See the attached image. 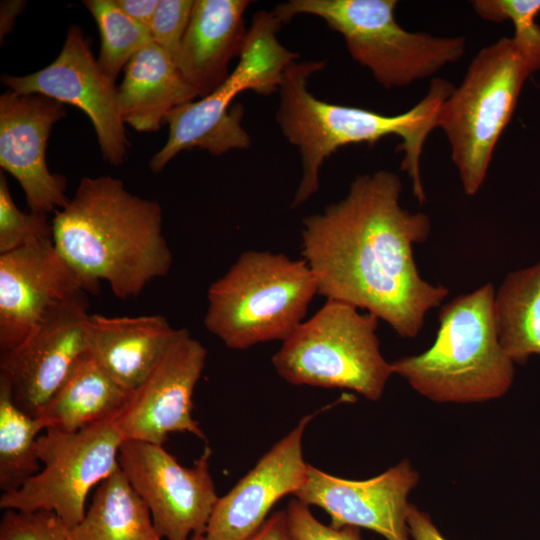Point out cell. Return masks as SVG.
I'll return each instance as SVG.
<instances>
[{
  "label": "cell",
  "mask_w": 540,
  "mask_h": 540,
  "mask_svg": "<svg viewBox=\"0 0 540 540\" xmlns=\"http://www.w3.org/2000/svg\"><path fill=\"white\" fill-rule=\"evenodd\" d=\"M52 238V222L48 215L21 211L15 204L7 179L0 173V254L26 244Z\"/></svg>",
  "instance_id": "obj_28"
},
{
  "label": "cell",
  "mask_w": 540,
  "mask_h": 540,
  "mask_svg": "<svg viewBox=\"0 0 540 540\" xmlns=\"http://www.w3.org/2000/svg\"><path fill=\"white\" fill-rule=\"evenodd\" d=\"M316 294L315 277L304 259L246 251L210 284L204 326L235 350L283 341L305 320Z\"/></svg>",
  "instance_id": "obj_5"
},
{
  "label": "cell",
  "mask_w": 540,
  "mask_h": 540,
  "mask_svg": "<svg viewBox=\"0 0 540 540\" xmlns=\"http://www.w3.org/2000/svg\"><path fill=\"white\" fill-rule=\"evenodd\" d=\"M401 191L391 171L357 176L343 199L303 219L301 248L319 295L365 309L414 338L449 289L419 273L413 247L427 240L431 221L402 208Z\"/></svg>",
  "instance_id": "obj_1"
},
{
  "label": "cell",
  "mask_w": 540,
  "mask_h": 540,
  "mask_svg": "<svg viewBox=\"0 0 540 540\" xmlns=\"http://www.w3.org/2000/svg\"><path fill=\"white\" fill-rule=\"evenodd\" d=\"M419 475L408 460L367 480H348L308 464L305 482L294 497L325 510L330 526L374 531L386 540H410L407 501Z\"/></svg>",
  "instance_id": "obj_16"
},
{
  "label": "cell",
  "mask_w": 540,
  "mask_h": 540,
  "mask_svg": "<svg viewBox=\"0 0 540 540\" xmlns=\"http://www.w3.org/2000/svg\"><path fill=\"white\" fill-rule=\"evenodd\" d=\"M491 283L461 294L441 307L430 348L397 359L393 373L419 394L439 403L497 399L514 379L512 360L500 345Z\"/></svg>",
  "instance_id": "obj_4"
},
{
  "label": "cell",
  "mask_w": 540,
  "mask_h": 540,
  "mask_svg": "<svg viewBox=\"0 0 540 540\" xmlns=\"http://www.w3.org/2000/svg\"><path fill=\"white\" fill-rule=\"evenodd\" d=\"M129 394L88 351L36 417L45 430L75 432L119 415Z\"/></svg>",
  "instance_id": "obj_22"
},
{
  "label": "cell",
  "mask_w": 540,
  "mask_h": 540,
  "mask_svg": "<svg viewBox=\"0 0 540 540\" xmlns=\"http://www.w3.org/2000/svg\"><path fill=\"white\" fill-rule=\"evenodd\" d=\"M190 540H204V535L202 534L193 535Z\"/></svg>",
  "instance_id": "obj_36"
},
{
  "label": "cell",
  "mask_w": 540,
  "mask_h": 540,
  "mask_svg": "<svg viewBox=\"0 0 540 540\" xmlns=\"http://www.w3.org/2000/svg\"><path fill=\"white\" fill-rule=\"evenodd\" d=\"M378 322L353 305L326 299L282 341L273 366L290 384L349 389L377 401L394 374L380 351Z\"/></svg>",
  "instance_id": "obj_8"
},
{
  "label": "cell",
  "mask_w": 540,
  "mask_h": 540,
  "mask_svg": "<svg viewBox=\"0 0 540 540\" xmlns=\"http://www.w3.org/2000/svg\"><path fill=\"white\" fill-rule=\"evenodd\" d=\"M207 350L187 329H179L148 377L130 394L117 419L125 440L164 445L170 433L187 432L205 440L192 417L193 394Z\"/></svg>",
  "instance_id": "obj_14"
},
{
  "label": "cell",
  "mask_w": 540,
  "mask_h": 540,
  "mask_svg": "<svg viewBox=\"0 0 540 540\" xmlns=\"http://www.w3.org/2000/svg\"><path fill=\"white\" fill-rule=\"evenodd\" d=\"M0 540H73L72 531L50 511L4 510Z\"/></svg>",
  "instance_id": "obj_29"
},
{
  "label": "cell",
  "mask_w": 540,
  "mask_h": 540,
  "mask_svg": "<svg viewBox=\"0 0 540 540\" xmlns=\"http://www.w3.org/2000/svg\"><path fill=\"white\" fill-rule=\"evenodd\" d=\"M118 415L75 432L46 429L37 440L41 470L19 489L2 493L0 508L54 512L71 529L85 515L91 489L119 469L124 442Z\"/></svg>",
  "instance_id": "obj_10"
},
{
  "label": "cell",
  "mask_w": 540,
  "mask_h": 540,
  "mask_svg": "<svg viewBox=\"0 0 540 540\" xmlns=\"http://www.w3.org/2000/svg\"><path fill=\"white\" fill-rule=\"evenodd\" d=\"M472 8L482 19L492 22L509 20L515 28L514 39L537 69L540 68V0H475Z\"/></svg>",
  "instance_id": "obj_27"
},
{
  "label": "cell",
  "mask_w": 540,
  "mask_h": 540,
  "mask_svg": "<svg viewBox=\"0 0 540 540\" xmlns=\"http://www.w3.org/2000/svg\"><path fill=\"white\" fill-rule=\"evenodd\" d=\"M407 526L414 540H446L432 522L431 517L413 504L409 505L407 511Z\"/></svg>",
  "instance_id": "obj_32"
},
{
  "label": "cell",
  "mask_w": 540,
  "mask_h": 540,
  "mask_svg": "<svg viewBox=\"0 0 540 540\" xmlns=\"http://www.w3.org/2000/svg\"><path fill=\"white\" fill-rule=\"evenodd\" d=\"M206 447L192 467L182 466L163 445L124 440L119 466L147 505L154 526L166 540L204 535L219 496L209 471Z\"/></svg>",
  "instance_id": "obj_11"
},
{
  "label": "cell",
  "mask_w": 540,
  "mask_h": 540,
  "mask_svg": "<svg viewBox=\"0 0 540 540\" xmlns=\"http://www.w3.org/2000/svg\"><path fill=\"white\" fill-rule=\"evenodd\" d=\"M248 0H196L175 64L199 98L212 93L230 74L247 37Z\"/></svg>",
  "instance_id": "obj_19"
},
{
  "label": "cell",
  "mask_w": 540,
  "mask_h": 540,
  "mask_svg": "<svg viewBox=\"0 0 540 540\" xmlns=\"http://www.w3.org/2000/svg\"><path fill=\"white\" fill-rule=\"evenodd\" d=\"M85 331L91 355L119 386L131 393L152 372L179 329L162 315L89 314Z\"/></svg>",
  "instance_id": "obj_20"
},
{
  "label": "cell",
  "mask_w": 540,
  "mask_h": 540,
  "mask_svg": "<svg viewBox=\"0 0 540 540\" xmlns=\"http://www.w3.org/2000/svg\"><path fill=\"white\" fill-rule=\"evenodd\" d=\"M312 417H303L227 494L219 497L204 540H246L268 518L277 501L288 494L294 496L307 476L302 438Z\"/></svg>",
  "instance_id": "obj_18"
},
{
  "label": "cell",
  "mask_w": 540,
  "mask_h": 540,
  "mask_svg": "<svg viewBox=\"0 0 540 540\" xmlns=\"http://www.w3.org/2000/svg\"><path fill=\"white\" fill-rule=\"evenodd\" d=\"M246 540H292L286 510L272 513Z\"/></svg>",
  "instance_id": "obj_33"
},
{
  "label": "cell",
  "mask_w": 540,
  "mask_h": 540,
  "mask_svg": "<svg viewBox=\"0 0 540 540\" xmlns=\"http://www.w3.org/2000/svg\"><path fill=\"white\" fill-rule=\"evenodd\" d=\"M45 428L36 416L21 410L0 381V489H19L41 470L37 440Z\"/></svg>",
  "instance_id": "obj_25"
},
{
  "label": "cell",
  "mask_w": 540,
  "mask_h": 540,
  "mask_svg": "<svg viewBox=\"0 0 540 540\" xmlns=\"http://www.w3.org/2000/svg\"><path fill=\"white\" fill-rule=\"evenodd\" d=\"M1 81L19 94H40L81 109L95 129L103 158L122 165L129 141L119 105V87L100 68L90 40L78 26H70L57 58L24 76L3 75Z\"/></svg>",
  "instance_id": "obj_12"
},
{
  "label": "cell",
  "mask_w": 540,
  "mask_h": 540,
  "mask_svg": "<svg viewBox=\"0 0 540 540\" xmlns=\"http://www.w3.org/2000/svg\"><path fill=\"white\" fill-rule=\"evenodd\" d=\"M26 5L25 1H2L0 8V37L1 39L12 30L16 17Z\"/></svg>",
  "instance_id": "obj_35"
},
{
  "label": "cell",
  "mask_w": 540,
  "mask_h": 540,
  "mask_svg": "<svg viewBox=\"0 0 540 540\" xmlns=\"http://www.w3.org/2000/svg\"><path fill=\"white\" fill-rule=\"evenodd\" d=\"M199 98L174 60L152 42L124 68L119 105L125 124L138 132H156L174 108Z\"/></svg>",
  "instance_id": "obj_21"
},
{
  "label": "cell",
  "mask_w": 540,
  "mask_h": 540,
  "mask_svg": "<svg viewBox=\"0 0 540 540\" xmlns=\"http://www.w3.org/2000/svg\"><path fill=\"white\" fill-rule=\"evenodd\" d=\"M88 292L53 306L14 349L0 354V381L24 412L36 416L86 354Z\"/></svg>",
  "instance_id": "obj_13"
},
{
  "label": "cell",
  "mask_w": 540,
  "mask_h": 540,
  "mask_svg": "<svg viewBox=\"0 0 540 540\" xmlns=\"http://www.w3.org/2000/svg\"><path fill=\"white\" fill-rule=\"evenodd\" d=\"M79 291L91 294L52 238L0 254V354L18 346L53 306Z\"/></svg>",
  "instance_id": "obj_15"
},
{
  "label": "cell",
  "mask_w": 540,
  "mask_h": 540,
  "mask_svg": "<svg viewBox=\"0 0 540 540\" xmlns=\"http://www.w3.org/2000/svg\"><path fill=\"white\" fill-rule=\"evenodd\" d=\"M194 0H160L150 30L153 42L174 60L190 22Z\"/></svg>",
  "instance_id": "obj_30"
},
{
  "label": "cell",
  "mask_w": 540,
  "mask_h": 540,
  "mask_svg": "<svg viewBox=\"0 0 540 540\" xmlns=\"http://www.w3.org/2000/svg\"><path fill=\"white\" fill-rule=\"evenodd\" d=\"M64 104L40 94L7 91L0 97V166L22 187L29 211L55 213L69 201L66 179L52 174L46 148Z\"/></svg>",
  "instance_id": "obj_17"
},
{
  "label": "cell",
  "mask_w": 540,
  "mask_h": 540,
  "mask_svg": "<svg viewBox=\"0 0 540 540\" xmlns=\"http://www.w3.org/2000/svg\"><path fill=\"white\" fill-rule=\"evenodd\" d=\"M160 0H115L118 7L136 22L150 28Z\"/></svg>",
  "instance_id": "obj_34"
},
{
  "label": "cell",
  "mask_w": 540,
  "mask_h": 540,
  "mask_svg": "<svg viewBox=\"0 0 540 540\" xmlns=\"http://www.w3.org/2000/svg\"><path fill=\"white\" fill-rule=\"evenodd\" d=\"M396 0H289L273 12L282 21L314 15L340 33L351 57L389 89L436 74L465 53L464 36L410 32L395 19Z\"/></svg>",
  "instance_id": "obj_7"
},
{
  "label": "cell",
  "mask_w": 540,
  "mask_h": 540,
  "mask_svg": "<svg viewBox=\"0 0 540 540\" xmlns=\"http://www.w3.org/2000/svg\"><path fill=\"white\" fill-rule=\"evenodd\" d=\"M535 70L516 40L503 37L477 53L461 84L442 103L436 128L447 136L467 196L482 187L523 83Z\"/></svg>",
  "instance_id": "obj_6"
},
{
  "label": "cell",
  "mask_w": 540,
  "mask_h": 540,
  "mask_svg": "<svg viewBox=\"0 0 540 540\" xmlns=\"http://www.w3.org/2000/svg\"><path fill=\"white\" fill-rule=\"evenodd\" d=\"M71 531L73 540H162L120 467L96 487L83 519Z\"/></svg>",
  "instance_id": "obj_23"
},
{
  "label": "cell",
  "mask_w": 540,
  "mask_h": 540,
  "mask_svg": "<svg viewBox=\"0 0 540 540\" xmlns=\"http://www.w3.org/2000/svg\"><path fill=\"white\" fill-rule=\"evenodd\" d=\"M83 4L99 29L98 64L108 77L116 80L129 61L153 42L151 30L125 14L115 0H85Z\"/></svg>",
  "instance_id": "obj_26"
},
{
  "label": "cell",
  "mask_w": 540,
  "mask_h": 540,
  "mask_svg": "<svg viewBox=\"0 0 540 540\" xmlns=\"http://www.w3.org/2000/svg\"><path fill=\"white\" fill-rule=\"evenodd\" d=\"M324 65V61L294 62L286 70L278 90L277 123L301 157L302 175L292 207L301 206L318 191L320 169L338 149L350 144L373 145L389 135L401 138L398 146L404 152L401 169L412 181L414 197L424 203L420 158L428 135L436 128L438 111L455 87L447 80L435 78L427 94L410 110L384 115L315 97L308 90L307 81Z\"/></svg>",
  "instance_id": "obj_3"
},
{
  "label": "cell",
  "mask_w": 540,
  "mask_h": 540,
  "mask_svg": "<svg viewBox=\"0 0 540 540\" xmlns=\"http://www.w3.org/2000/svg\"><path fill=\"white\" fill-rule=\"evenodd\" d=\"M285 510L292 540H362L360 528L324 525L311 513L308 505L296 498Z\"/></svg>",
  "instance_id": "obj_31"
},
{
  "label": "cell",
  "mask_w": 540,
  "mask_h": 540,
  "mask_svg": "<svg viewBox=\"0 0 540 540\" xmlns=\"http://www.w3.org/2000/svg\"><path fill=\"white\" fill-rule=\"evenodd\" d=\"M51 222L56 249L91 294L105 281L116 297L134 298L171 270L160 204L130 193L120 179L82 178Z\"/></svg>",
  "instance_id": "obj_2"
},
{
  "label": "cell",
  "mask_w": 540,
  "mask_h": 540,
  "mask_svg": "<svg viewBox=\"0 0 540 540\" xmlns=\"http://www.w3.org/2000/svg\"><path fill=\"white\" fill-rule=\"evenodd\" d=\"M282 21L273 11H259L248 28L236 67L209 95L171 110L165 122L169 136L163 155L173 159L184 150L202 149L213 156L246 149L251 140L241 125L244 109L231 106L247 90L269 95L279 90L284 74L299 54L284 47L277 37Z\"/></svg>",
  "instance_id": "obj_9"
},
{
  "label": "cell",
  "mask_w": 540,
  "mask_h": 540,
  "mask_svg": "<svg viewBox=\"0 0 540 540\" xmlns=\"http://www.w3.org/2000/svg\"><path fill=\"white\" fill-rule=\"evenodd\" d=\"M493 311L500 345L513 363L540 355V261L504 278Z\"/></svg>",
  "instance_id": "obj_24"
}]
</instances>
